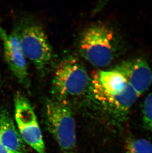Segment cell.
I'll return each instance as SVG.
<instances>
[{
  "instance_id": "6da1fadb",
  "label": "cell",
  "mask_w": 152,
  "mask_h": 153,
  "mask_svg": "<svg viewBox=\"0 0 152 153\" xmlns=\"http://www.w3.org/2000/svg\"><path fill=\"white\" fill-rule=\"evenodd\" d=\"M120 41L111 28L103 24L93 25L82 35L80 51L83 58L97 68L110 65L120 51Z\"/></svg>"
},
{
  "instance_id": "7a4b0ae2",
  "label": "cell",
  "mask_w": 152,
  "mask_h": 153,
  "mask_svg": "<svg viewBox=\"0 0 152 153\" xmlns=\"http://www.w3.org/2000/svg\"><path fill=\"white\" fill-rule=\"evenodd\" d=\"M91 79L80 61L73 56L65 58L58 65L52 81V93L56 100L65 102L86 92Z\"/></svg>"
},
{
  "instance_id": "3957f363",
  "label": "cell",
  "mask_w": 152,
  "mask_h": 153,
  "mask_svg": "<svg viewBox=\"0 0 152 153\" xmlns=\"http://www.w3.org/2000/svg\"><path fill=\"white\" fill-rule=\"evenodd\" d=\"M46 123L60 147L70 151L75 147L76 124L72 111L65 102L47 100L46 105Z\"/></svg>"
},
{
  "instance_id": "277c9868",
  "label": "cell",
  "mask_w": 152,
  "mask_h": 153,
  "mask_svg": "<svg viewBox=\"0 0 152 153\" xmlns=\"http://www.w3.org/2000/svg\"><path fill=\"white\" fill-rule=\"evenodd\" d=\"M24 55L39 71H44L52 60V51L43 29L28 24L16 31Z\"/></svg>"
},
{
  "instance_id": "5b68a950",
  "label": "cell",
  "mask_w": 152,
  "mask_h": 153,
  "mask_svg": "<svg viewBox=\"0 0 152 153\" xmlns=\"http://www.w3.org/2000/svg\"><path fill=\"white\" fill-rule=\"evenodd\" d=\"M15 119L22 139L37 153H46L36 114L27 99L19 92L15 96Z\"/></svg>"
},
{
  "instance_id": "8992f818",
  "label": "cell",
  "mask_w": 152,
  "mask_h": 153,
  "mask_svg": "<svg viewBox=\"0 0 152 153\" xmlns=\"http://www.w3.org/2000/svg\"><path fill=\"white\" fill-rule=\"evenodd\" d=\"M91 91L95 101L109 115L111 123L119 128L126 121L131 108L139 97L129 85L123 92L117 95Z\"/></svg>"
},
{
  "instance_id": "52a82bcc",
  "label": "cell",
  "mask_w": 152,
  "mask_h": 153,
  "mask_svg": "<svg viewBox=\"0 0 152 153\" xmlns=\"http://www.w3.org/2000/svg\"><path fill=\"white\" fill-rule=\"evenodd\" d=\"M0 39L3 43L4 58L9 68L21 84H29L27 64L16 31L7 34L0 26Z\"/></svg>"
},
{
  "instance_id": "ba28073f",
  "label": "cell",
  "mask_w": 152,
  "mask_h": 153,
  "mask_svg": "<svg viewBox=\"0 0 152 153\" xmlns=\"http://www.w3.org/2000/svg\"><path fill=\"white\" fill-rule=\"evenodd\" d=\"M114 68L124 77L128 85L139 97L152 85V71L148 62L143 58L125 60Z\"/></svg>"
},
{
  "instance_id": "9c48e42d",
  "label": "cell",
  "mask_w": 152,
  "mask_h": 153,
  "mask_svg": "<svg viewBox=\"0 0 152 153\" xmlns=\"http://www.w3.org/2000/svg\"><path fill=\"white\" fill-rule=\"evenodd\" d=\"M91 83V90L107 95L122 94L128 85L124 77L114 68L95 73Z\"/></svg>"
},
{
  "instance_id": "30bf717a",
  "label": "cell",
  "mask_w": 152,
  "mask_h": 153,
  "mask_svg": "<svg viewBox=\"0 0 152 153\" xmlns=\"http://www.w3.org/2000/svg\"><path fill=\"white\" fill-rule=\"evenodd\" d=\"M0 143L9 149L21 153L22 141L10 114L0 110Z\"/></svg>"
},
{
  "instance_id": "8fae6325",
  "label": "cell",
  "mask_w": 152,
  "mask_h": 153,
  "mask_svg": "<svg viewBox=\"0 0 152 153\" xmlns=\"http://www.w3.org/2000/svg\"><path fill=\"white\" fill-rule=\"evenodd\" d=\"M125 153H152V143L146 139H132L128 142Z\"/></svg>"
},
{
  "instance_id": "7c38bea8",
  "label": "cell",
  "mask_w": 152,
  "mask_h": 153,
  "mask_svg": "<svg viewBox=\"0 0 152 153\" xmlns=\"http://www.w3.org/2000/svg\"><path fill=\"white\" fill-rule=\"evenodd\" d=\"M142 113L144 127L147 130L152 132V91L144 100Z\"/></svg>"
},
{
  "instance_id": "4fadbf2b",
  "label": "cell",
  "mask_w": 152,
  "mask_h": 153,
  "mask_svg": "<svg viewBox=\"0 0 152 153\" xmlns=\"http://www.w3.org/2000/svg\"><path fill=\"white\" fill-rule=\"evenodd\" d=\"M0 153H21L20 152H16L9 149L4 145L0 143Z\"/></svg>"
},
{
  "instance_id": "5bb4252c",
  "label": "cell",
  "mask_w": 152,
  "mask_h": 153,
  "mask_svg": "<svg viewBox=\"0 0 152 153\" xmlns=\"http://www.w3.org/2000/svg\"><path fill=\"white\" fill-rule=\"evenodd\" d=\"M0 84H1V79H0Z\"/></svg>"
}]
</instances>
